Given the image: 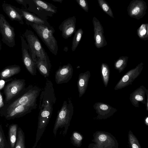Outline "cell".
Instances as JSON below:
<instances>
[{"instance_id":"6da1fadb","label":"cell","mask_w":148,"mask_h":148,"mask_svg":"<svg viewBox=\"0 0 148 148\" xmlns=\"http://www.w3.org/2000/svg\"><path fill=\"white\" fill-rule=\"evenodd\" d=\"M54 89L52 82L47 81L44 90L41 93L40 100V111L38 117V128L36 134L35 146L42 135L47 125L51 115L53 111V104L55 102Z\"/></svg>"},{"instance_id":"7a4b0ae2","label":"cell","mask_w":148,"mask_h":148,"mask_svg":"<svg viewBox=\"0 0 148 148\" xmlns=\"http://www.w3.org/2000/svg\"><path fill=\"white\" fill-rule=\"evenodd\" d=\"M41 90L38 87L29 85L25 88L23 93L18 97L6 104L0 111V114L3 115L14 108L19 106H28L35 109L37 107L36 101Z\"/></svg>"},{"instance_id":"3957f363","label":"cell","mask_w":148,"mask_h":148,"mask_svg":"<svg viewBox=\"0 0 148 148\" xmlns=\"http://www.w3.org/2000/svg\"><path fill=\"white\" fill-rule=\"evenodd\" d=\"M29 24L36 33L39 37L54 55L57 54L58 47L57 42L53 36L55 31L53 29L43 25L30 22Z\"/></svg>"},{"instance_id":"277c9868","label":"cell","mask_w":148,"mask_h":148,"mask_svg":"<svg viewBox=\"0 0 148 148\" xmlns=\"http://www.w3.org/2000/svg\"><path fill=\"white\" fill-rule=\"evenodd\" d=\"M29 47V51L33 60L36 58L50 62L49 57L37 37L32 31L27 29L23 34Z\"/></svg>"},{"instance_id":"5b68a950","label":"cell","mask_w":148,"mask_h":148,"mask_svg":"<svg viewBox=\"0 0 148 148\" xmlns=\"http://www.w3.org/2000/svg\"><path fill=\"white\" fill-rule=\"evenodd\" d=\"M94 143L89 144L90 148H118V143L115 138L110 133L103 131H97L93 134Z\"/></svg>"},{"instance_id":"8992f818","label":"cell","mask_w":148,"mask_h":148,"mask_svg":"<svg viewBox=\"0 0 148 148\" xmlns=\"http://www.w3.org/2000/svg\"><path fill=\"white\" fill-rule=\"evenodd\" d=\"M73 114V107L72 103L69 101L67 103L66 101H64L54 124L53 132L55 136L58 129L60 127H64L63 132L64 134H66Z\"/></svg>"},{"instance_id":"52a82bcc","label":"cell","mask_w":148,"mask_h":148,"mask_svg":"<svg viewBox=\"0 0 148 148\" xmlns=\"http://www.w3.org/2000/svg\"><path fill=\"white\" fill-rule=\"evenodd\" d=\"M25 84L24 79H15L8 83L4 90L5 104L20 96L24 91Z\"/></svg>"},{"instance_id":"ba28073f","label":"cell","mask_w":148,"mask_h":148,"mask_svg":"<svg viewBox=\"0 0 148 148\" xmlns=\"http://www.w3.org/2000/svg\"><path fill=\"white\" fill-rule=\"evenodd\" d=\"M0 33L2 35V41L4 43L10 47H13L15 46L14 28L1 14H0Z\"/></svg>"},{"instance_id":"9c48e42d","label":"cell","mask_w":148,"mask_h":148,"mask_svg":"<svg viewBox=\"0 0 148 148\" xmlns=\"http://www.w3.org/2000/svg\"><path fill=\"white\" fill-rule=\"evenodd\" d=\"M21 42L22 61L25 67L32 75H36V66L35 62L33 60L29 51L28 45L24 37L20 36Z\"/></svg>"},{"instance_id":"30bf717a","label":"cell","mask_w":148,"mask_h":148,"mask_svg":"<svg viewBox=\"0 0 148 148\" xmlns=\"http://www.w3.org/2000/svg\"><path fill=\"white\" fill-rule=\"evenodd\" d=\"M142 62L138 64L135 68L125 73L116 85L114 89L117 90L132 84V82L140 75L143 68Z\"/></svg>"},{"instance_id":"8fae6325","label":"cell","mask_w":148,"mask_h":148,"mask_svg":"<svg viewBox=\"0 0 148 148\" xmlns=\"http://www.w3.org/2000/svg\"><path fill=\"white\" fill-rule=\"evenodd\" d=\"M147 8L146 3L143 0H133L130 3L127 10L130 17L139 20L146 14Z\"/></svg>"},{"instance_id":"7c38bea8","label":"cell","mask_w":148,"mask_h":148,"mask_svg":"<svg viewBox=\"0 0 148 148\" xmlns=\"http://www.w3.org/2000/svg\"><path fill=\"white\" fill-rule=\"evenodd\" d=\"M97 115L94 119L96 120L105 119L110 117L117 110L109 104L101 102L96 103L93 106Z\"/></svg>"},{"instance_id":"4fadbf2b","label":"cell","mask_w":148,"mask_h":148,"mask_svg":"<svg viewBox=\"0 0 148 148\" xmlns=\"http://www.w3.org/2000/svg\"><path fill=\"white\" fill-rule=\"evenodd\" d=\"M94 26L95 45L97 48L103 47L107 45V42L104 35L103 28L99 20L95 17L92 19Z\"/></svg>"},{"instance_id":"5bb4252c","label":"cell","mask_w":148,"mask_h":148,"mask_svg":"<svg viewBox=\"0 0 148 148\" xmlns=\"http://www.w3.org/2000/svg\"><path fill=\"white\" fill-rule=\"evenodd\" d=\"M73 68L69 63L60 66L55 72V81L58 84L68 82L72 77Z\"/></svg>"},{"instance_id":"9a60e30c","label":"cell","mask_w":148,"mask_h":148,"mask_svg":"<svg viewBox=\"0 0 148 148\" xmlns=\"http://www.w3.org/2000/svg\"><path fill=\"white\" fill-rule=\"evenodd\" d=\"M2 8L4 12L12 21H18L20 24H24L23 17L20 9L10 4L3 3Z\"/></svg>"},{"instance_id":"2e32d148","label":"cell","mask_w":148,"mask_h":148,"mask_svg":"<svg viewBox=\"0 0 148 148\" xmlns=\"http://www.w3.org/2000/svg\"><path fill=\"white\" fill-rule=\"evenodd\" d=\"M147 90L145 86H141L130 95V100L134 106L138 108L139 102L145 104V95Z\"/></svg>"},{"instance_id":"e0dca14e","label":"cell","mask_w":148,"mask_h":148,"mask_svg":"<svg viewBox=\"0 0 148 148\" xmlns=\"http://www.w3.org/2000/svg\"><path fill=\"white\" fill-rule=\"evenodd\" d=\"M33 109L28 106L20 105L7 112L2 116L8 120L14 119L25 115L30 112Z\"/></svg>"},{"instance_id":"ac0fdd59","label":"cell","mask_w":148,"mask_h":148,"mask_svg":"<svg viewBox=\"0 0 148 148\" xmlns=\"http://www.w3.org/2000/svg\"><path fill=\"white\" fill-rule=\"evenodd\" d=\"M59 29L62 32L63 38L68 39L76 31L75 22L71 18H69L64 22L60 27Z\"/></svg>"},{"instance_id":"d6986e66","label":"cell","mask_w":148,"mask_h":148,"mask_svg":"<svg viewBox=\"0 0 148 148\" xmlns=\"http://www.w3.org/2000/svg\"><path fill=\"white\" fill-rule=\"evenodd\" d=\"M90 76V73L88 71L79 74L77 81V86L79 97L85 93Z\"/></svg>"},{"instance_id":"ffe728a7","label":"cell","mask_w":148,"mask_h":148,"mask_svg":"<svg viewBox=\"0 0 148 148\" xmlns=\"http://www.w3.org/2000/svg\"><path fill=\"white\" fill-rule=\"evenodd\" d=\"M35 62L40 73L45 78L49 77L51 68L50 62L36 57Z\"/></svg>"},{"instance_id":"44dd1931","label":"cell","mask_w":148,"mask_h":148,"mask_svg":"<svg viewBox=\"0 0 148 148\" xmlns=\"http://www.w3.org/2000/svg\"><path fill=\"white\" fill-rule=\"evenodd\" d=\"M21 71L19 66L14 65L4 68L0 73L1 79H5L18 73Z\"/></svg>"},{"instance_id":"7402d4cb","label":"cell","mask_w":148,"mask_h":148,"mask_svg":"<svg viewBox=\"0 0 148 148\" xmlns=\"http://www.w3.org/2000/svg\"><path fill=\"white\" fill-rule=\"evenodd\" d=\"M18 125L16 124L10 125L9 129V141L11 148H14L16 141Z\"/></svg>"},{"instance_id":"603a6c76","label":"cell","mask_w":148,"mask_h":148,"mask_svg":"<svg viewBox=\"0 0 148 148\" xmlns=\"http://www.w3.org/2000/svg\"><path fill=\"white\" fill-rule=\"evenodd\" d=\"M23 18L26 21L38 24L43 25L44 21L23 9H20Z\"/></svg>"},{"instance_id":"cb8c5ba5","label":"cell","mask_w":148,"mask_h":148,"mask_svg":"<svg viewBox=\"0 0 148 148\" xmlns=\"http://www.w3.org/2000/svg\"><path fill=\"white\" fill-rule=\"evenodd\" d=\"M101 74L103 83L105 87L108 86L110 78V70L106 63H103L101 66Z\"/></svg>"},{"instance_id":"d4e9b609","label":"cell","mask_w":148,"mask_h":148,"mask_svg":"<svg viewBox=\"0 0 148 148\" xmlns=\"http://www.w3.org/2000/svg\"><path fill=\"white\" fill-rule=\"evenodd\" d=\"M128 57L127 56L120 57L114 64L115 69L120 73L123 71L127 66Z\"/></svg>"},{"instance_id":"484cf974","label":"cell","mask_w":148,"mask_h":148,"mask_svg":"<svg viewBox=\"0 0 148 148\" xmlns=\"http://www.w3.org/2000/svg\"><path fill=\"white\" fill-rule=\"evenodd\" d=\"M137 34L141 40H148V24H142L137 29Z\"/></svg>"},{"instance_id":"4316f807","label":"cell","mask_w":148,"mask_h":148,"mask_svg":"<svg viewBox=\"0 0 148 148\" xmlns=\"http://www.w3.org/2000/svg\"><path fill=\"white\" fill-rule=\"evenodd\" d=\"M83 34V31L82 29H78L74 33L71 47V50L73 51H74L78 46Z\"/></svg>"},{"instance_id":"83f0119b","label":"cell","mask_w":148,"mask_h":148,"mask_svg":"<svg viewBox=\"0 0 148 148\" xmlns=\"http://www.w3.org/2000/svg\"><path fill=\"white\" fill-rule=\"evenodd\" d=\"M17 138L14 148H25L24 134L23 131L20 127L17 129Z\"/></svg>"},{"instance_id":"f1b7e54d","label":"cell","mask_w":148,"mask_h":148,"mask_svg":"<svg viewBox=\"0 0 148 148\" xmlns=\"http://www.w3.org/2000/svg\"><path fill=\"white\" fill-rule=\"evenodd\" d=\"M128 143L130 148H141V147L136 137L130 130L128 134Z\"/></svg>"},{"instance_id":"f546056e","label":"cell","mask_w":148,"mask_h":148,"mask_svg":"<svg viewBox=\"0 0 148 148\" xmlns=\"http://www.w3.org/2000/svg\"><path fill=\"white\" fill-rule=\"evenodd\" d=\"M99 5L102 10L110 17L114 18L112 9L105 0H97Z\"/></svg>"},{"instance_id":"4dcf8cb0","label":"cell","mask_w":148,"mask_h":148,"mask_svg":"<svg viewBox=\"0 0 148 148\" xmlns=\"http://www.w3.org/2000/svg\"><path fill=\"white\" fill-rule=\"evenodd\" d=\"M83 139V136L77 132H73L71 138L73 144L77 147L81 146Z\"/></svg>"},{"instance_id":"1f68e13d","label":"cell","mask_w":148,"mask_h":148,"mask_svg":"<svg viewBox=\"0 0 148 148\" xmlns=\"http://www.w3.org/2000/svg\"><path fill=\"white\" fill-rule=\"evenodd\" d=\"M35 4L38 6L47 11L55 12V10L51 6L41 0H33Z\"/></svg>"},{"instance_id":"d6a6232c","label":"cell","mask_w":148,"mask_h":148,"mask_svg":"<svg viewBox=\"0 0 148 148\" xmlns=\"http://www.w3.org/2000/svg\"><path fill=\"white\" fill-rule=\"evenodd\" d=\"M10 147L6 140L2 126L0 125V148Z\"/></svg>"},{"instance_id":"836d02e7","label":"cell","mask_w":148,"mask_h":148,"mask_svg":"<svg viewBox=\"0 0 148 148\" xmlns=\"http://www.w3.org/2000/svg\"><path fill=\"white\" fill-rule=\"evenodd\" d=\"M79 6L85 11H88V4L86 0H76Z\"/></svg>"},{"instance_id":"e575fe53","label":"cell","mask_w":148,"mask_h":148,"mask_svg":"<svg viewBox=\"0 0 148 148\" xmlns=\"http://www.w3.org/2000/svg\"><path fill=\"white\" fill-rule=\"evenodd\" d=\"M5 105L3 101V96L0 91V111L3 108Z\"/></svg>"},{"instance_id":"d590c367","label":"cell","mask_w":148,"mask_h":148,"mask_svg":"<svg viewBox=\"0 0 148 148\" xmlns=\"http://www.w3.org/2000/svg\"><path fill=\"white\" fill-rule=\"evenodd\" d=\"M18 3L26 7V3L25 0H15Z\"/></svg>"},{"instance_id":"8d00e7d4","label":"cell","mask_w":148,"mask_h":148,"mask_svg":"<svg viewBox=\"0 0 148 148\" xmlns=\"http://www.w3.org/2000/svg\"><path fill=\"white\" fill-rule=\"evenodd\" d=\"M5 83V81L4 79H1L0 80V90L3 88Z\"/></svg>"},{"instance_id":"74e56055","label":"cell","mask_w":148,"mask_h":148,"mask_svg":"<svg viewBox=\"0 0 148 148\" xmlns=\"http://www.w3.org/2000/svg\"><path fill=\"white\" fill-rule=\"evenodd\" d=\"M146 95L147 97V99L146 100L145 106L146 109L147 111H148V90H147Z\"/></svg>"},{"instance_id":"f35d334b","label":"cell","mask_w":148,"mask_h":148,"mask_svg":"<svg viewBox=\"0 0 148 148\" xmlns=\"http://www.w3.org/2000/svg\"><path fill=\"white\" fill-rule=\"evenodd\" d=\"M144 123L145 125L147 126H148V116H147L145 117L144 119Z\"/></svg>"},{"instance_id":"ab89813d","label":"cell","mask_w":148,"mask_h":148,"mask_svg":"<svg viewBox=\"0 0 148 148\" xmlns=\"http://www.w3.org/2000/svg\"><path fill=\"white\" fill-rule=\"evenodd\" d=\"M53 1H58V2H61L62 0H52Z\"/></svg>"},{"instance_id":"60d3db41","label":"cell","mask_w":148,"mask_h":148,"mask_svg":"<svg viewBox=\"0 0 148 148\" xmlns=\"http://www.w3.org/2000/svg\"><path fill=\"white\" fill-rule=\"evenodd\" d=\"M1 49H2L1 45V42L0 41V51L1 50Z\"/></svg>"}]
</instances>
